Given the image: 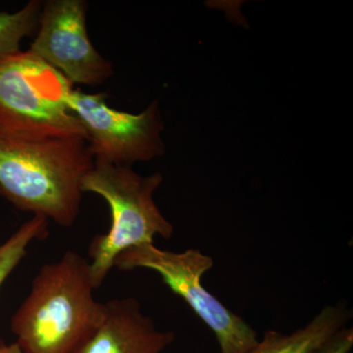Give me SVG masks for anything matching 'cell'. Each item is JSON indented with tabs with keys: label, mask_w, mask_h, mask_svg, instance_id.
Masks as SVG:
<instances>
[{
	"label": "cell",
	"mask_w": 353,
	"mask_h": 353,
	"mask_svg": "<svg viewBox=\"0 0 353 353\" xmlns=\"http://www.w3.org/2000/svg\"><path fill=\"white\" fill-rule=\"evenodd\" d=\"M163 182L160 173L139 175L130 166L94 160L83 178V192H92L108 202L111 224L106 234H97L88 245L90 276L99 289L118 255L129 248L153 243L155 236L169 240L174 227L158 208L154 192Z\"/></svg>",
	"instance_id": "3"
},
{
	"label": "cell",
	"mask_w": 353,
	"mask_h": 353,
	"mask_svg": "<svg viewBox=\"0 0 353 353\" xmlns=\"http://www.w3.org/2000/svg\"><path fill=\"white\" fill-rule=\"evenodd\" d=\"M105 303L101 324L76 353H162L175 341V333L158 330L134 297Z\"/></svg>",
	"instance_id": "8"
},
{
	"label": "cell",
	"mask_w": 353,
	"mask_h": 353,
	"mask_svg": "<svg viewBox=\"0 0 353 353\" xmlns=\"http://www.w3.org/2000/svg\"><path fill=\"white\" fill-rule=\"evenodd\" d=\"M95 290L90 263L78 252L68 250L44 264L11 318L16 343L26 353H76L105 315Z\"/></svg>",
	"instance_id": "2"
},
{
	"label": "cell",
	"mask_w": 353,
	"mask_h": 353,
	"mask_svg": "<svg viewBox=\"0 0 353 353\" xmlns=\"http://www.w3.org/2000/svg\"><path fill=\"white\" fill-rule=\"evenodd\" d=\"M214 261L199 248L183 252L160 250L154 243L129 248L118 255L114 267L122 271L148 269L192 309L214 334L221 353H248L259 343L257 332L228 309L202 285Z\"/></svg>",
	"instance_id": "5"
},
{
	"label": "cell",
	"mask_w": 353,
	"mask_h": 353,
	"mask_svg": "<svg viewBox=\"0 0 353 353\" xmlns=\"http://www.w3.org/2000/svg\"><path fill=\"white\" fill-rule=\"evenodd\" d=\"M94 165L82 137L30 138L0 132V196L59 226L75 224L83 180Z\"/></svg>",
	"instance_id": "1"
},
{
	"label": "cell",
	"mask_w": 353,
	"mask_h": 353,
	"mask_svg": "<svg viewBox=\"0 0 353 353\" xmlns=\"http://www.w3.org/2000/svg\"><path fill=\"white\" fill-rule=\"evenodd\" d=\"M43 1L31 0L15 12H0V58L21 50V43L38 30Z\"/></svg>",
	"instance_id": "11"
},
{
	"label": "cell",
	"mask_w": 353,
	"mask_h": 353,
	"mask_svg": "<svg viewBox=\"0 0 353 353\" xmlns=\"http://www.w3.org/2000/svg\"><path fill=\"white\" fill-rule=\"evenodd\" d=\"M0 353H26L17 343H14L10 345H4L0 347Z\"/></svg>",
	"instance_id": "13"
},
{
	"label": "cell",
	"mask_w": 353,
	"mask_h": 353,
	"mask_svg": "<svg viewBox=\"0 0 353 353\" xmlns=\"http://www.w3.org/2000/svg\"><path fill=\"white\" fill-rule=\"evenodd\" d=\"M353 347V329L340 330L315 353H350Z\"/></svg>",
	"instance_id": "12"
},
{
	"label": "cell",
	"mask_w": 353,
	"mask_h": 353,
	"mask_svg": "<svg viewBox=\"0 0 353 353\" xmlns=\"http://www.w3.org/2000/svg\"><path fill=\"white\" fill-rule=\"evenodd\" d=\"M352 311L347 303L324 306L301 328L290 334L269 330L263 340L248 353H315L352 320Z\"/></svg>",
	"instance_id": "9"
},
{
	"label": "cell",
	"mask_w": 353,
	"mask_h": 353,
	"mask_svg": "<svg viewBox=\"0 0 353 353\" xmlns=\"http://www.w3.org/2000/svg\"><path fill=\"white\" fill-rule=\"evenodd\" d=\"M73 88L31 50L0 58V132L30 138L85 139L80 122L67 108Z\"/></svg>",
	"instance_id": "4"
},
{
	"label": "cell",
	"mask_w": 353,
	"mask_h": 353,
	"mask_svg": "<svg viewBox=\"0 0 353 353\" xmlns=\"http://www.w3.org/2000/svg\"><path fill=\"white\" fill-rule=\"evenodd\" d=\"M108 95L88 94L73 88L67 108L79 120L94 160L118 166L150 161L164 154L163 120L158 101L139 114L117 110L108 103Z\"/></svg>",
	"instance_id": "6"
},
{
	"label": "cell",
	"mask_w": 353,
	"mask_h": 353,
	"mask_svg": "<svg viewBox=\"0 0 353 353\" xmlns=\"http://www.w3.org/2000/svg\"><path fill=\"white\" fill-rule=\"evenodd\" d=\"M88 6L83 0L43 2L38 30L29 50L72 85L97 87L113 76V65L90 41Z\"/></svg>",
	"instance_id": "7"
},
{
	"label": "cell",
	"mask_w": 353,
	"mask_h": 353,
	"mask_svg": "<svg viewBox=\"0 0 353 353\" xmlns=\"http://www.w3.org/2000/svg\"><path fill=\"white\" fill-rule=\"evenodd\" d=\"M48 220L32 216L3 243L0 245V288L27 255L28 248L34 241H43L48 236ZM6 343L0 338V347Z\"/></svg>",
	"instance_id": "10"
}]
</instances>
